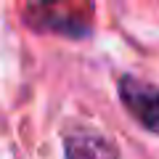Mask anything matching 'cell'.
<instances>
[{"label": "cell", "instance_id": "3957f363", "mask_svg": "<svg viewBox=\"0 0 159 159\" xmlns=\"http://www.w3.org/2000/svg\"><path fill=\"white\" fill-rule=\"evenodd\" d=\"M119 146L96 130L74 127L64 135V159H119Z\"/></svg>", "mask_w": 159, "mask_h": 159}, {"label": "cell", "instance_id": "6da1fadb", "mask_svg": "<svg viewBox=\"0 0 159 159\" xmlns=\"http://www.w3.org/2000/svg\"><path fill=\"white\" fill-rule=\"evenodd\" d=\"M21 21L40 34L88 40L93 34V8L74 3H29L21 8Z\"/></svg>", "mask_w": 159, "mask_h": 159}, {"label": "cell", "instance_id": "7a4b0ae2", "mask_svg": "<svg viewBox=\"0 0 159 159\" xmlns=\"http://www.w3.org/2000/svg\"><path fill=\"white\" fill-rule=\"evenodd\" d=\"M117 96L125 111L151 135H159V85L135 74L117 77Z\"/></svg>", "mask_w": 159, "mask_h": 159}]
</instances>
